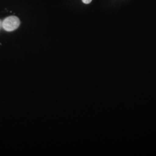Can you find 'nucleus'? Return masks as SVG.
Wrapping results in <instances>:
<instances>
[{
	"label": "nucleus",
	"mask_w": 156,
	"mask_h": 156,
	"mask_svg": "<svg viewBox=\"0 0 156 156\" xmlns=\"http://www.w3.org/2000/svg\"><path fill=\"white\" fill-rule=\"evenodd\" d=\"M91 1L92 0H82V2L86 4H89Z\"/></svg>",
	"instance_id": "obj_2"
},
{
	"label": "nucleus",
	"mask_w": 156,
	"mask_h": 156,
	"mask_svg": "<svg viewBox=\"0 0 156 156\" xmlns=\"http://www.w3.org/2000/svg\"><path fill=\"white\" fill-rule=\"evenodd\" d=\"M2 28V22H1V20H0V29Z\"/></svg>",
	"instance_id": "obj_3"
},
{
	"label": "nucleus",
	"mask_w": 156,
	"mask_h": 156,
	"mask_svg": "<svg viewBox=\"0 0 156 156\" xmlns=\"http://www.w3.org/2000/svg\"><path fill=\"white\" fill-rule=\"evenodd\" d=\"M20 21L16 16H12L5 18L2 22V27L6 31H13L19 27Z\"/></svg>",
	"instance_id": "obj_1"
}]
</instances>
